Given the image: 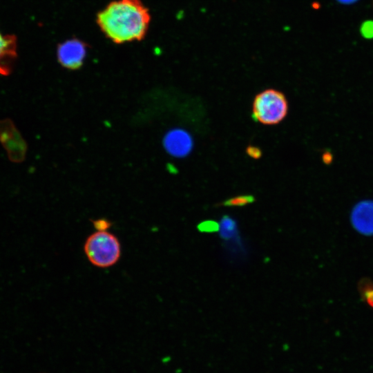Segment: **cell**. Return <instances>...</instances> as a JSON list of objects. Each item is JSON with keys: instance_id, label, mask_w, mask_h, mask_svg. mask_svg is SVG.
<instances>
[{"instance_id": "cell-1", "label": "cell", "mask_w": 373, "mask_h": 373, "mask_svg": "<svg viewBox=\"0 0 373 373\" xmlns=\"http://www.w3.org/2000/svg\"><path fill=\"white\" fill-rule=\"evenodd\" d=\"M151 20L149 10L141 0H113L96 15L102 32L116 44L142 41Z\"/></svg>"}, {"instance_id": "cell-2", "label": "cell", "mask_w": 373, "mask_h": 373, "mask_svg": "<svg viewBox=\"0 0 373 373\" xmlns=\"http://www.w3.org/2000/svg\"><path fill=\"white\" fill-rule=\"evenodd\" d=\"M84 251L93 266L108 268L120 259L122 247L118 238L108 229L96 230L87 237Z\"/></svg>"}, {"instance_id": "cell-3", "label": "cell", "mask_w": 373, "mask_h": 373, "mask_svg": "<svg viewBox=\"0 0 373 373\" xmlns=\"http://www.w3.org/2000/svg\"><path fill=\"white\" fill-rule=\"evenodd\" d=\"M256 121L265 125H274L282 122L288 112V102L285 95L275 89H266L256 95L252 107Z\"/></svg>"}, {"instance_id": "cell-4", "label": "cell", "mask_w": 373, "mask_h": 373, "mask_svg": "<svg viewBox=\"0 0 373 373\" xmlns=\"http://www.w3.org/2000/svg\"><path fill=\"white\" fill-rule=\"evenodd\" d=\"M88 45L76 37L68 39L59 44L57 48V57L59 64L70 70L80 68L86 57Z\"/></svg>"}, {"instance_id": "cell-5", "label": "cell", "mask_w": 373, "mask_h": 373, "mask_svg": "<svg viewBox=\"0 0 373 373\" xmlns=\"http://www.w3.org/2000/svg\"><path fill=\"white\" fill-rule=\"evenodd\" d=\"M351 222L358 232L373 235V200H363L356 204L351 213Z\"/></svg>"}, {"instance_id": "cell-6", "label": "cell", "mask_w": 373, "mask_h": 373, "mask_svg": "<svg viewBox=\"0 0 373 373\" xmlns=\"http://www.w3.org/2000/svg\"><path fill=\"white\" fill-rule=\"evenodd\" d=\"M164 144L167 151L176 157H184L188 155L193 147L191 135L182 129H175L167 133L164 137Z\"/></svg>"}, {"instance_id": "cell-7", "label": "cell", "mask_w": 373, "mask_h": 373, "mask_svg": "<svg viewBox=\"0 0 373 373\" xmlns=\"http://www.w3.org/2000/svg\"><path fill=\"white\" fill-rule=\"evenodd\" d=\"M16 57V39L0 32V75H8Z\"/></svg>"}, {"instance_id": "cell-8", "label": "cell", "mask_w": 373, "mask_h": 373, "mask_svg": "<svg viewBox=\"0 0 373 373\" xmlns=\"http://www.w3.org/2000/svg\"><path fill=\"white\" fill-rule=\"evenodd\" d=\"M255 198L251 195H242L231 198L222 202L224 207H242L251 204Z\"/></svg>"}, {"instance_id": "cell-9", "label": "cell", "mask_w": 373, "mask_h": 373, "mask_svg": "<svg viewBox=\"0 0 373 373\" xmlns=\"http://www.w3.org/2000/svg\"><path fill=\"white\" fill-rule=\"evenodd\" d=\"M360 32L365 39H373V21L367 20L361 26Z\"/></svg>"}, {"instance_id": "cell-10", "label": "cell", "mask_w": 373, "mask_h": 373, "mask_svg": "<svg viewBox=\"0 0 373 373\" xmlns=\"http://www.w3.org/2000/svg\"><path fill=\"white\" fill-rule=\"evenodd\" d=\"M218 224L214 221L208 220L201 222L198 229L202 232H214L218 230Z\"/></svg>"}, {"instance_id": "cell-11", "label": "cell", "mask_w": 373, "mask_h": 373, "mask_svg": "<svg viewBox=\"0 0 373 373\" xmlns=\"http://www.w3.org/2000/svg\"><path fill=\"white\" fill-rule=\"evenodd\" d=\"M246 153L249 157L254 159H258L262 155V151L260 149L255 146H249L246 149Z\"/></svg>"}, {"instance_id": "cell-12", "label": "cell", "mask_w": 373, "mask_h": 373, "mask_svg": "<svg viewBox=\"0 0 373 373\" xmlns=\"http://www.w3.org/2000/svg\"><path fill=\"white\" fill-rule=\"evenodd\" d=\"M363 295L367 303L373 307V287H366L363 291Z\"/></svg>"}, {"instance_id": "cell-13", "label": "cell", "mask_w": 373, "mask_h": 373, "mask_svg": "<svg viewBox=\"0 0 373 373\" xmlns=\"http://www.w3.org/2000/svg\"><path fill=\"white\" fill-rule=\"evenodd\" d=\"M93 224L96 230L108 229L110 226L109 222L103 219L95 220Z\"/></svg>"}, {"instance_id": "cell-14", "label": "cell", "mask_w": 373, "mask_h": 373, "mask_svg": "<svg viewBox=\"0 0 373 373\" xmlns=\"http://www.w3.org/2000/svg\"><path fill=\"white\" fill-rule=\"evenodd\" d=\"M322 160L324 163L330 164L333 160L332 154L329 151L325 152L322 155Z\"/></svg>"}, {"instance_id": "cell-15", "label": "cell", "mask_w": 373, "mask_h": 373, "mask_svg": "<svg viewBox=\"0 0 373 373\" xmlns=\"http://www.w3.org/2000/svg\"><path fill=\"white\" fill-rule=\"evenodd\" d=\"M337 1L343 4H350V3H354L357 0H337Z\"/></svg>"}]
</instances>
